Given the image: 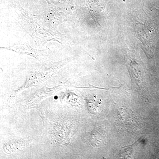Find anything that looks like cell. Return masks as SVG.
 Instances as JSON below:
<instances>
[{"instance_id":"obj_4","label":"cell","mask_w":159,"mask_h":159,"mask_svg":"<svg viewBox=\"0 0 159 159\" xmlns=\"http://www.w3.org/2000/svg\"><path fill=\"white\" fill-rule=\"evenodd\" d=\"M70 122V120H59L51 124L50 134L54 141L61 145H66L70 142L72 126Z\"/></svg>"},{"instance_id":"obj_6","label":"cell","mask_w":159,"mask_h":159,"mask_svg":"<svg viewBox=\"0 0 159 159\" xmlns=\"http://www.w3.org/2000/svg\"><path fill=\"white\" fill-rule=\"evenodd\" d=\"M5 48L15 51L19 54H28L37 59L39 56V51L33 48L29 44L25 43H19Z\"/></svg>"},{"instance_id":"obj_9","label":"cell","mask_w":159,"mask_h":159,"mask_svg":"<svg viewBox=\"0 0 159 159\" xmlns=\"http://www.w3.org/2000/svg\"></svg>"},{"instance_id":"obj_2","label":"cell","mask_w":159,"mask_h":159,"mask_svg":"<svg viewBox=\"0 0 159 159\" xmlns=\"http://www.w3.org/2000/svg\"><path fill=\"white\" fill-rule=\"evenodd\" d=\"M20 12L18 14L20 23L33 39H40L44 43L52 39H56L55 35L51 31L46 30L39 25L25 11L23 10Z\"/></svg>"},{"instance_id":"obj_1","label":"cell","mask_w":159,"mask_h":159,"mask_svg":"<svg viewBox=\"0 0 159 159\" xmlns=\"http://www.w3.org/2000/svg\"><path fill=\"white\" fill-rule=\"evenodd\" d=\"M70 59H65L59 62L39 66L29 71L23 89L37 85L48 79L55 74L59 68L68 62Z\"/></svg>"},{"instance_id":"obj_8","label":"cell","mask_w":159,"mask_h":159,"mask_svg":"<svg viewBox=\"0 0 159 159\" xmlns=\"http://www.w3.org/2000/svg\"><path fill=\"white\" fill-rule=\"evenodd\" d=\"M27 142L24 139H16L12 141L5 142L4 144V149L13 146L8 151L10 152H14L16 151L20 150L21 148L25 147L27 145Z\"/></svg>"},{"instance_id":"obj_7","label":"cell","mask_w":159,"mask_h":159,"mask_svg":"<svg viewBox=\"0 0 159 159\" xmlns=\"http://www.w3.org/2000/svg\"><path fill=\"white\" fill-rule=\"evenodd\" d=\"M64 85H58V86L55 87L53 88H43L41 90L37 91L33 96H32L31 98H29V101L28 102V104L29 105H33L35 103H38L39 102L40 100L43 98H46L47 97H48L50 95H52V93H55L58 90L62 89Z\"/></svg>"},{"instance_id":"obj_5","label":"cell","mask_w":159,"mask_h":159,"mask_svg":"<svg viewBox=\"0 0 159 159\" xmlns=\"http://www.w3.org/2000/svg\"><path fill=\"white\" fill-rule=\"evenodd\" d=\"M117 113L119 122L125 128L133 130L139 127L140 117L130 109L119 108Z\"/></svg>"},{"instance_id":"obj_3","label":"cell","mask_w":159,"mask_h":159,"mask_svg":"<svg viewBox=\"0 0 159 159\" xmlns=\"http://www.w3.org/2000/svg\"><path fill=\"white\" fill-rule=\"evenodd\" d=\"M135 34L142 43L145 52L152 56L157 39V33L154 28L144 23H138L134 28Z\"/></svg>"}]
</instances>
